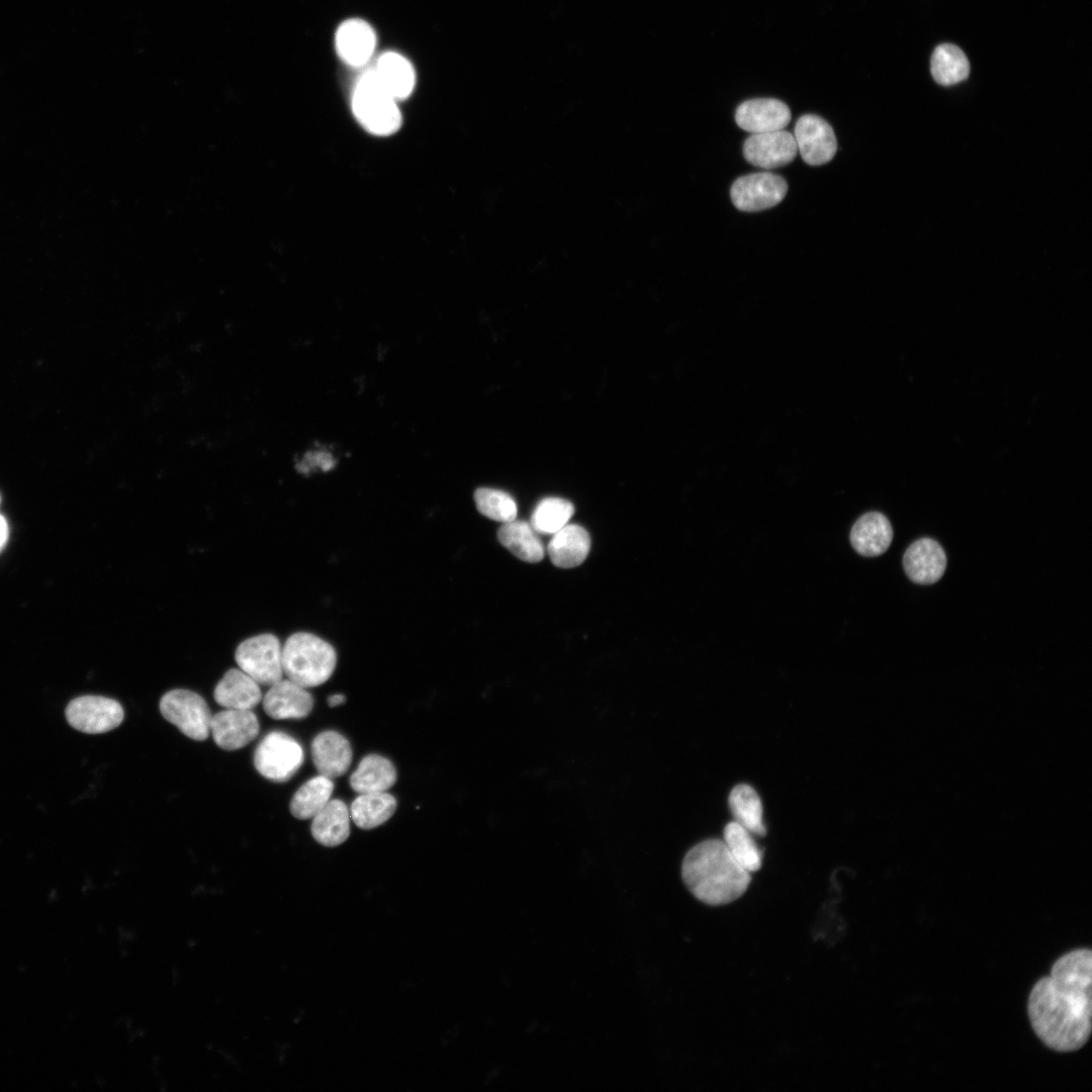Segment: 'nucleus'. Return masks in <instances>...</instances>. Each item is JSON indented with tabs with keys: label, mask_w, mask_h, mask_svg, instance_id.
<instances>
[{
	"label": "nucleus",
	"mask_w": 1092,
	"mask_h": 1092,
	"mask_svg": "<svg viewBox=\"0 0 1092 1092\" xmlns=\"http://www.w3.org/2000/svg\"><path fill=\"white\" fill-rule=\"evenodd\" d=\"M1092 951L1073 949L1060 957L1051 974L1032 987L1027 1014L1036 1036L1049 1049L1080 1050L1091 1034Z\"/></svg>",
	"instance_id": "f257e3e1"
},
{
	"label": "nucleus",
	"mask_w": 1092,
	"mask_h": 1092,
	"mask_svg": "<svg viewBox=\"0 0 1092 1092\" xmlns=\"http://www.w3.org/2000/svg\"><path fill=\"white\" fill-rule=\"evenodd\" d=\"M681 878L688 890L702 903L722 906L740 898L751 876L720 839H707L685 855Z\"/></svg>",
	"instance_id": "f03ea898"
},
{
	"label": "nucleus",
	"mask_w": 1092,
	"mask_h": 1092,
	"mask_svg": "<svg viewBox=\"0 0 1092 1092\" xmlns=\"http://www.w3.org/2000/svg\"><path fill=\"white\" fill-rule=\"evenodd\" d=\"M337 664L334 647L318 636L297 632L282 646V668L286 677L303 688L326 682Z\"/></svg>",
	"instance_id": "7ed1b4c3"
},
{
	"label": "nucleus",
	"mask_w": 1092,
	"mask_h": 1092,
	"mask_svg": "<svg viewBox=\"0 0 1092 1092\" xmlns=\"http://www.w3.org/2000/svg\"><path fill=\"white\" fill-rule=\"evenodd\" d=\"M352 106L359 122L374 134L388 135L400 126L401 115L396 100L380 85L373 69L359 79Z\"/></svg>",
	"instance_id": "20e7f679"
},
{
	"label": "nucleus",
	"mask_w": 1092,
	"mask_h": 1092,
	"mask_svg": "<svg viewBox=\"0 0 1092 1092\" xmlns=\"http://www.w3.org/2000/svg\"><path fill=\"white\" fill-rule=\"evenodd\" d=\"M160 712L187 737L202 741L209 736L211 712L206 701L197 693L174 689L160 700Z\"/></svg>",
	"instance_id": "39448f33"
},
{
	"label": "nucleus",
	"mask_w": 1092,
	"mask_h": 1092,
	"mask_svg": "<svg viewBox=\"0 0 1092 1092\" xmlns=\"http://www.w3.org/2000/svg\"><path fill=\"white\" fill-rule=\"evenodd\" d=\"M303 759L301 745L281 731L265 735L254 753V765L258 772L277 783L290 780L300 768Z\"/></svg>",
	"instance_id": "423d86ee"
},
{
	"label": "nucleus",
	"mask_w": 1092,
	"mask_h": 1092,
	"mask_svg": "<svg viewBox=\"0 0 1092 1092\" xmlns=\"http://www.w3.org/2000/svg\"><path fill=\"white\" fill-rule=\"evenodd\" d=\"M235 659L239 668L259 685L270 687L283 678L282 646L273 634L263 633L242 641Z\"/></svg>",
	"instance_id": "0eeeda50"
},
{
	"label": "nucleus",
	"mask_w": 1092,
	"mask_h": 1092,
	"mask_svg": "<svg viewBox=\"0 0 1092 1092\" xmlns=\"http://www.w3.org/2000/svg\"><path fill=\"white\" fill-rule=\"evenodd\" d=\"M69 724L84 733L99 734L118 727L124 718L122 706L102 696H81L66 708Z\"/></svg>",
	"instance_id": "6e6552de"
},
{
	"label": "nucleus",
	"mask_w": 1092,
	"mask_h": 1092,
	"mask_svg": "<svg viewBox=\"0 0 1092 1092\" xmlns=\"http://www.w3.org/2000/svg\"><path fill=\"white\" fill-rule=\"evenodd\" d=\"M788 191L786 180L770 172H759L736 179L730 189V197L736 208L742 211H759L779 204Z\"/></svg>",
	"instance_id": "1a4fd4ad"
},
{
	"label": "nucleus",
	"mask_w": 1092,
	"mask_h": 1092,
	"mask_svg": "<svg viewBox=\"0 0 1092 1092\" xmlns=\"http://www.w3.org/2000/svg\"><path fill=\"white\" fill-rule=\"evenodd\" d=\"M794 134L798 151L808 165L821 166L835 156L837 141L833 128L820 116H801L796 122Z\"/></svg>",
	"instance_id": "9d476101"
},
{
	"label": "nucleus",
	"mask_w": 1092,
	"mask_h": 1092,
	"mask_svg": "<svg viewBox=\"0 0 1092 1092\" xmlns=\"http://www.w3.org/2000/svg\"><path fill=\"white\" fill-rule=\"evenodd\" d=\"M798 153L793 134L781 129L752 133L743 144L745 160L759 168L775 169L790 164Z\"/></svg>",
	"instance_id": "9b49d317"
},
{
	"label": "nucleus",
	"mask_w": 1092,
	"mask_h": 1092,
	"mask_svg": "<svg viewBox=\"0 0 1092 1092\" xmlns=\"http://www.w3.org/2000/svg\"><path fill=\"white\" fill-rule=\"evenodd\" d=\"M257 716L251 710L224 709L212 715L210 732L216 745L224 750L245 747L259 734Z\"/></svg>",
	"instance_id": "f8f14e48"
},
{
	"label": "nucleus",
	"mask_w": 1092,
	"mask_h": 1092,
	"mask_svg": "<svg viewBox=\"0 0 1092 1092\" xmlns=\"http://www.w3.org/2000/svg\"><path fill=\"white\" fill-rule=\"evenodd\" d=\"M738 126L751 133L784 129L791 121V110L776 98H755L742 102L735 111Z\"/></svg>",
	"instance_id": "ddd939ff"
},
{
	"label": "nucleus",
	"mask_w": 1092,
	"mask_h": 1092,
	"mask_svg": "<svg viewBox=\"0 0 1092 1092\" xmlns=\"http://www.w3.org/2000/svg\"><path fill=\"white\" fill-rule=\"evenodd\" d=\"M262 702L265 713L275 720L302 719L313 708V699L306 688L288 678L271 685Z\"/></svg>",
	"instance_id": "4468645a"
},
{
	"label": "nucleus",
	"mask_w": 1092,
	"mask_h": 1092,
	"mask_svg": "<svg viewBox=\"0 0 1092 1092\" xmlns=\"http://www.w3.org/2000/svg\"><path fill=\"white\" fill-rule=\"evenodd\" d=\"M903 566L912 581L919 584H931L943 575L946 556L936 541L921 538L913 542L905 551Z\"/></svg>",
	"instance_id": "2eb2a0df"
},
{
	"label": "nucleus",
	"mask_w": 1092,
	"mask_h": 1092,
	"mask_svg": "<svg viewBox=\"0 0 1092 1092\" xmlns=\"http://www.w3.org/2000/svg\"><path fill=\"white\" fill-rule=\"evenodd\" d=\"M349 741L332 730L317 734L311 742V757L320 775L330 779L343 776L352 762Z\"/></svg>",
	"instance_id": "dca6fc26"
},
{
	"label": "nucleus",
	"mask_w": 1092,
	"mask_h": 1092,
	"mask_svg": "<svg viewBox=\"0 0 1092 1092\" xmlns=\"http://www.w3.org/2000/svg\"><path fill=\"white\" fill-rule=\"evenodd\" d=\"M213 698L224 709L252 710L263 697L254 678L241 668H230L215 686Z\"/></svg>",
	"instance_id": "f3484780"
},
{
	"label": "nucleus",
	"mask_w": 1092,
	"mask_h": 1092,
	"mask_svg": "<svg viewBox=\"0 0 1092 1092\" xmlns=\"http://www.w3.org/2000/svg\"><path fill=\"white\" fill-rule=\"evenodd\" d=\"M335 42L340 58L350 66L359 67L366 64L372 56L376 36L368 23L353 18L340 25Z\"/></svg>",
	"instance_id": "a211bd4d"
},
{
	"label": "nucleus",
	"mask_w": 1092,
	"mask_h": 1092,
	"mask_svg": "<svg viewBox=\"0 0 1092 1092\" xmlns=\"http://www.w3.org/2000/svg\"><path fill=\"white\" fill-rule=\"evenodd\" d=\"M892 539V526L889 520L879 512L862 515L850 531L852 547L857 553L867 557L884 553L889 548Z\"/></svg>",
	"instance_id": "6ab92c4d"
},
{
	"label": "nucleus",
	"mask_w": 1092,
	"mask_h": 1092,
	"mask_svg": "<svg viewBox=\"0 0 1092 1092\" xmlns=\"http://www.w3.org/2000/svg\"><path fill=\"white\" fill-rule=\"evenodd\" d=\"M551 536L547 552L555 566L571 568L585 560L590 548V538L583 527L567 524Z\"/></svg>",
	"instance_id": "aec40b11"
},
{
	"label": "nucleus",
	"mask_w": 1092,
	"mask_h": 1092,
	"mask_svg": "<svg viewBox=\"0 0 1092 1092\" xmlns=\"http://www.w3.org/2000/svg\"><path fill=\"white\" fill-rule=\"evenodd\" d=\"M311 819V835L322 845L338 846L350 835V810L342 800H330Z\"/></svg>",
	"instance_id": "412c9836"
},
{
	"label": "nucleus",
	"mask_w": 1092,
	"mask_h": 1092,
	"mask_svg": "<svg viewBox=\"0 0 1092 1092\" xmlns=\"http://www.w3.org/2000/svg\"><path fill=\"white\" fill-rule=\"evenodd\" d=\"M373 71L380 85L393 99H403L412 93L415 72L411 63L399 54H383Z\"/></svg>",
	"instance_id": "4be33fe9"
},
{
	"label": "nucleus",
	"mask_w": 1092,
	"mask_h": 1092,
	"mask_svg": "<svg viewBox=\"0 0 1092 1092\" xmlns=\"http://www.w3.org/2000/svg\"><path fill=\"white\" fill-rule=\"evenodd\" d=\"M395 782L394 765L378 754L365 756L349 780L352 790L359 794L387 792Z\"/></svg>",
	"instance_id": "5701e85b"
},
{
	"label": "nucleus",
	"mask_w": 1092,
	"mask_h": 1092,
	"mask_svg": "<svg viewBox=\"0 0 1092 1092\" xmlns=\"http://www.w3.org/2000/svg\"><path fill=\"white\" fill-rule=\"evenodd\" d=\"M499 543L516 557L530 563L539 562L545 554L544 546L530 523L514 521L504 523L497 531Z\"/></svg>",
	"instance_id": "b1692460"
},
{
	"label": "nucleus",
	"mask_w": 1092,
	"mask_h": 1092,
	"mask_svg": "<svg viewBox=\"0 0 1092 1092\" xmlns=\"http://www.w3.org/2000/svg\"><path fill=\"white\" fill-rule=\"evenodd\" d=\"M395 798L387 792L360 794L351 804L350 816L361 829L369 830L386 822L396 810Z\"/></svg>",
	"instance_id": "393cba45"
},
{
	"label": "nucleus",
	"mask_w": 1092,
	"mask_h": 1092,
	"mask_svg": "<svg viewBox=\"0 0 1092 1092\" xmlns=\"http://www.w3.org/2000/svg\"><path fill=\"white\" fill-rule=\"evenodd\" d=\"M930 70L936 83L942 86H951L968 78L970 63L959 47L952 43H942L933 51Z\"/></svg>",
	"instance_id": "a878e982"
},
{
	"label": "nucleus",
	"mask_w": 1092,
	"mask_h": 1092,
	"mask_svg": "<svg viewBox=\"0 0 1092 1092\" xmlns=\"http://www.w3.org/2000/svg\"><path fill=\"white\" fill-rule=\"evenodd\" d=\"M333 791L332 779L322 775L311 778L293 795L290 813L296 819H311L329 803Z\"/></svg>",
	"instance_id": "bb28decb"
},
{
	"label": "nucleus",
	"mask_w": 1092,
	"mask_h": 1092,
	"mask_svg": "<svg viewBox=\"0 0 1092 1092\" xmlns=\"http://www.w3.org/2000/svg\"><path fill=\"white\" fill-rule=\"evenodd\" d=\"M728 803L735 822L751 833L760 836L765 834L761 801L752 787L746 784L735 786L730 792Z\"/></svg>",
	"instance_id": "cd10ccee"
},
{
	"label": "nucleus",
	"mask_w": 1092,
	"mask_h": 1092,
	"mask_svg": "<svg viewBox=\"0 0 1092 1092\" xmlns=\"http://www.w3.org/2000/svg\"><path fill=\"white\" fill-rule=\"evenodd\" d=\"M573 513L574 507L569 500L546 497L535 507L530 524L537 534L552 535L568 524Z\"/></svg>",
	"instance_id": "c85d7f7f"
},
{
	"label": "nucleus",
	"mask_w": 1092,
	"mask_h": 1092,
	"mask_svg": "<svg viewBox=\"0 0 1092 1092\" xmlns=\"http://www.w3.org/2000/svg\"><path fill=\"white\" fill-rule=\"evenodd\" d=\"M724 843L738 863L750 874L761 867V852L754 842L751 832L735 821L724 828Z\"/></svg>",
	"instance_id": "c756f323"
},
{
	"label": "nucleus",
	"mask_w": 1092,
	"mask_h": 1092,
	"mask_svg": "<svg viewBox=\"0 0 1092 1092\" xmlns=\"http://www.w3.org/2000/svg\"><path fill=\"white\" fill-rule=\"evenodd\" d=\"M474 502L480 514L500 523H508L517 518L515 499L507 492L494 488L480 487L474 492Z\"/></svg>",
	"instance_id": "7c9ffc66"
},
{
	"label": "nucleus",
	"mask_w": 1092,
	"mask_h": 1092,
	"mask_svg": "<svg viewBox=\"0 0 1092 1092\" xmlns=\"http://www.w3.org/2000/svg\"><path fill=\"white\" fill-rule=\"evenodd\" d=\"M313 465L321 466L323 469L327 470L333 466V463L329 455L322 453H308L300 462L297 463L296 468L299 472H307Z\"/></svg>",
	"instance_id": "2f4dec72"
},
{
	"label": "nucleus",
	"mask_w": 1092,
	"mask_h": 1092,
	"mask_svg": "<svg viewBox=\"0 0 1092 1092\" xmlns=\"http://www.w3.org/2000/svg\"><path fill=\"white\" fill-rule=\"evenodd\" d=\"M7 536H8L7 523H6L5 519L2 516H0V549L5 544V542L7 540Z\"/></svg>",
	"instance_id": "473e14b6"
},
{
	"label": "nucleus",
	"mask_w": 1092,
	"mask_h": 1092,
	"mask_svg": "<svg viewBox=\"0 0 1092 1092\" xmlns=\"http://www.w3.org/2000/svg\"><path fill=\"white\" fill-rule=\"evenodd\" d=\"M345 701H346V698L342 694L331 695L328 698V704H329L330 707L339 706V705L343 704Z\"/></svg>",
	"instance_id": "72a5a7b5"
}]
</instances>
